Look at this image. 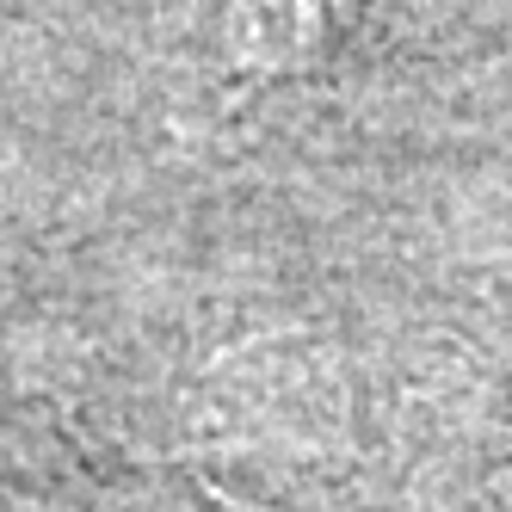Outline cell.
Returning <instances> with one entry per match:
<instances>
[{"mask_svg": "<svg viewBox=\"0 0 512 512\" xmlns=\"http://www.w3.org/2000/svg\"><path fill=\"white\" fill-rule=\"evenodd\" d=\"M371 0H223V38L253 81L309 75L346 44Z\"/></svg>", "mask_w": 512, "mask_h": 512, "instance_id": "1", "label": "cell"}]
</instances>
